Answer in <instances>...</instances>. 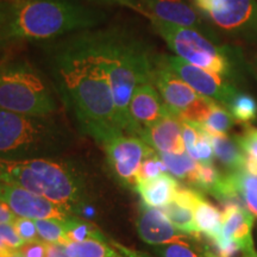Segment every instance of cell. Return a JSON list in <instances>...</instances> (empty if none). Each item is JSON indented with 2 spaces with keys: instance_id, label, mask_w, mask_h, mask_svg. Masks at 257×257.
I'll return each instance as SVG.
<instances>
[{
  "instance_id": "cell-38",
  "label": "cell",
  "mask_w": 257,
  "mask_h": 257,
  "mask_svg": "<svg viewBox=\"0 0 257 257\" xmlns=\"http://www.w3.org/2000/svg\"><path fill=\"white\" fill-rule=\"evenodd\" d=\"M16 219H17V216L14 213V211L10 208L6 202L0 199V224L14 223Z\"/></svg>"
},
{
  "instance_id": "cell-31",
  "label": "cell",
  "mask_w": 257,
  "mask_h": 257,
  "mask_svg": "<svg viewBox=\"0 0 257 257\" xmlns=\"http://www.w3.org/2000/svg\"><path fill=\"white\" fill-rule=\"evenodd\" d=\"M200 130L201 134L200 136H199L197 144H195L194 153H193L192 159H194L198 163H200V165H213L214 157L216 156H214L210 135H208L206 131L202 130L201 127Z\"/></svg>"
},
{
  "instance_id": "cell-18",
  "label": "cell",
  "mask_w": 257,
  "mask_h": 257,
  "mask_svg": "<svg viewBox=\"0 0 257 257\" xmlns=\"http://www.w3.org/2000/svg\"><path fill=\"white\" fill-rule=\"evenodd\" d=\"M64 248L69 257H153L149 253L127 248L108 237L107 240L68 242Z\"/></svg>"
},
{
  "instance_id": "cell-3",
  "label": "cell",
  "mask_w": 257,
  "mask_h": 257,
  "mask_svg": "<svg viewBox=\"0 0 257 257\" xmlns=\"http://www.w3.org/2000/svg\"><path fill=\"white\" fill-rule=\"evenodd\" d=\"M0 180L41 195L75 216L82 214L91 201L85 170L63 157L0 160Z\"/></svg>"
},
{
  "instance_id": "cell-35",
  "label": "cell",
  "mask_w": 257,
  "mask_h": 257,
  "mask_svg": "<svg viewBox=\"0 0 257 257\" xmlns=\"http://www.w3.org/2000/svg\"><path fill=\"white\" fill-rule=\"evenodd\" d=\"M212 245L214 248V252L219 257H234L240 250L238 244L234 243L233 240L225 238L223 234L212 240Z\"/></svg>"
},
{
  "instance_id": "cell-40",
  "label": "cell",
  "mask_w": 257,
  "mask_h": 257,
  "mask_svg": "<svg viewBox=\"0 0 257 257\" xmlns=\"http://www.w3.org/2000/svg\"><path fill=\"white\" fill-rule=\"evenodd\" d=\"M244 170L248 172L249 174L257 176V159L245 154V163H244Z\"/></svg>"
},
{
  "instance_id": "cell-7",
  "label": "cell",
  "mask_w": 257,
  "mask_h": 257,
  "mask_svg": "<svg viewBox=\"0 0 257 257\" xmlns=\"http://www.w3.org/2000/svg\"><path fill=\"white\" fill-rule=\"evenodd\" d=\"M56 89L27 60L0 62V108L28 115H51L59 111Z\"/></svg>"
},
{
  "instance_id": "cell-45",
  "label": "cell",
  "mask_w": 257,
  "mask_h": 257,
  "mask_svg": "<svg viewBox=\"0 0 257 257\" xmlns=\"http://www.w3.org/2000/svg\"><path fill=\"white\" fill-rule=\"evenodd\" d=\"M4 246H6V245H5V244H4V243H3V242H2V240H0V248H4Z\"/></svg>"
},
{
  "instance_id": "cell-46",
  "label": "cell",
  "mask_w": 257,
  "mask_h": 257,
  "mask_svg": "<svg viewBox=\"0 0 257 257\" xmlns=\"http://www.w3.org/2000/svg\"><path fill=\"white\" fill-rule=\"evenodd\" d=\"M255 74L257 75V63H255Z\"/></svg>"
},
{
  "instance_id": "cell-39",
  "label": "cell",
  "mask_w": 257,
  "mask_h": 257,
  "mask_svg": "<svg viewBox=\"0 0 257 257\" xmlns=\"http://www.w3.org/2000/svg\"><path fill=\"white\" fill-rule=\"evenodd\" d=\"M47 257H69L64 248V244H47Z\"/></svg>"
},
{
  "instance_id": "cell-9",
  "label": "cell",
  "mask_w": 257,
  "mask_h": 257,
  "mask_svg": "<svg viewBox=\"0 0 257 257\" xmlns=\"http://www.w3.org/2000/svg\"><path fill=\"white\" fill-rule=\"evenodd\" d=\"M202 17L229 36L257 44V0H192Z\"/></svg>"
},
{
  "instance_id": "cell-29",
  "label": "cell",
  "mask_w": 257,
  "mask_h": 257,
  "mask_svg": "<svg viewBox=\"0 0 257 257\" xmlns=\"http://www.w3.org/2000/svg\"><path fill=\"white\" fill-rule=\"evenodd\" d=\"M167 172H168V169H167L163 161L161 160L159 154H157V152L154 153L153 155L147 157L142 166H141L137 175V184L159 178L160 175L165 174Z\"/></svg>"
},
{
  "instance_id": "cell-4",
  "label": "cell",
  "mask_w": 257,
  "mask_h": 257,
  "mask_svg": "<svg viewBox=\"0 0 257 257\" xmlns=\"http://www.w3.org/2000/svg\"><path fill=\"white\" fill-rule=\"evenodd\" d=\"M99 37L110 78L118 125L124 134L128 135L131 98L138 86L153 82L157 57L140 37L125 29H99Z\"/></svg>"
},
{
  "instance_id": "cell-2",
  "label": "cell",
  "mask_w": 257,
  "mask_h": 257,
  "mask_svg": "<svg viewBox=\"0 0 257 257\" xmlns=\"http://www.w3.org/2000/svg\"><path fill=\"white\" fill-rule=\"evenodd\" d=\"M105 16L78 0H0V32L16 42L55 41L93 30Z\"/></svg>"
},
{
  "instance_id": "cell-11",
  "label": "cell",
  "mask_w": 257,
  "mask_h": 257,
  "mask_svg": "<svg viewBox=\"0 0 257 257\" xmlns=\"http://www.w3.org/2000/svg\"><path fill=\"white\" fill-rule=\"evenodd\" d=\"M163 60L167 66L188 83L198 94L210 98L229 110L230 104L238 93L232 81L218 74L193 66L178 56H165Z\"/></svg>"
},
{
  "instance_id": "cell-19",
  "label": "cell",
  "mask_w": 257,
  "mask_h": 257,
  "mask_svg": "<svg viewBox=\"0 0 257 257\" xmlns=\"http://www.w3.org/2000/svg\"><path fill=\"white\" fill-rule=\"evenodd\" d=\"M179 182L173 175L165 173L149 181H143L136 185L135 189L140 193L143 202L150 207H165L174 198Z\"/></svg>"
},
{
  "instance_id": "cell-6",
  "label": "cell",
  "mask_w": 257,
  "mask_h": 257,
  "mask_svg": "<svg viewBox=\"0 0 257 257\" xmlns=\"http://www.w3.org/2000/svg\"><path fill=\"white\" fill-rule=\"evenodd\" d=\"M149 21L156 34L180 59L230 81L239 79L240 69L245 66L239 49L219 46L194 29L178 27L156 18Z\"/></svg>"
},
{
  "instance_id": "cell-5",
  "label": "cell",
  "mask_w": 257,
  "mask_h": 257,
  "mask_svg": "<svg viewBox=\"0 0 257 257\" xmlns=\"http://www.w3.org/2000/svg\"><path fill=\"white\" fill-rule=\"evenodd\" d=\"M74 144L72 130L51 115H28L0 108V160L62 157Z\"/></svg>"
},
{
  "instance_id": "cell-26",
  "label": "cell",
  "mask_w": 257,
  "mask_h": 257,
  "mask_svg": "<svg viewBox=\"0 0 257 257\" xmlns=\"http://www.w3.org/2000/svg\"><path fill=\"white\" fill-rule=\"evenodd\" d=\"M233 124L234 119L230 111L225 106L214 102L204 123L198 125L208 135H227Z\"/></svg>"
},
{
  "instance_id": "cell-16",
  "label": "cell",
  "mask_w": 257,
  "mask_h": 257,
  "mask_svg": "<svg viewBox=\"0 0 257 257\" xmlns=\"http://www.w3.org/2000/svg\"><path fill=\"white\" fill-rule=\"evenodd\" d=\"M140 137L157 153L182 154L186 152L182 138V120L172 112L144 128Z\"/></svg>"
},
{
  "instance_id": "cell-21",
  "label": "cell",
  "mask_w": 257,
  "mask_h": 257,
  "mask_svg": "<svg viewBox=\"0 0 257 257\" xmlns=\"http://www.w3.org/2000/svg\"><path fill=\"white\" fill-rule=\"evenodd\" d=\"M195 224L200 234H205L208 239L214 240L221 234L223 213L202 197L194 208Z\"/></svg>"
},
{
  "instance_id": "cell-1",
  "label": "cell",
  "mask_w": 257,
  "mask_h": 257,
  "mask_svg": "<svg viewBox=\"0 0 257 257\" xmlns=\"http://www.w3.org/2000/svg\"><path fill=\"white\" fill-rule=\"evenodd\" d=\"M48 64L57 95L80 134L100 146L124 134L115 115L99 29L59 38L48 48Z\"/></svg>"
},
{
  "instance_id": "cell-8",
  "label": "cell",
  "mask_w": 257,
  "mask_h": 257,
  "mask_svg": "<svg viewBox=\"0 0 257 257\" xmlns=\"http://www.w3.org/2000/svg\"><path fill=\"white\" fill-rule=\"evenodd\" d=\"M153 83L173 114L181 120L202 124L211 111L214 100L198 94L188 83L167 66L163 57H157Z\"/></svg>"
},
{
  "instance_id": "cell-34",
  "label": "cell",
  "mask_w": 257,
  "mask_h": 257,
  "mask_svg": "<svg viewBox=\"0 0 257 257\" xmlns=\"http://www.w3.org/2000/svg\"><path fill=\"white\" fill-rule=\"evenodd\" d=\"M0 240L10 249L19 250L24 245V240L21 238L17 230L12 223L0 224Z\"/></svg>"
},
{
  "instance_id": "cell-44",
  "label": "cell",
  "mask_w": 257,
  "mask_h": 257,
  "mask_svg": "<svg viewBox=\"0 0 257 257\" xmlns=\"http://www.w3.org/2000/svg\"><path fill=\"white\" fill-rule=\"evenodd\" d=\"M6 47V44H5V42H4V40H3V36H2V32H0V51H2L3 49H4V48Z\"/></svg>"
},
{
  "instance_id": "cell-17",
  "label": "cell",
  "mask_w": 257,
  "mask_h": 257,
  "mask_svg": "<svg viewBox=\"0 0 257 257\" xmlns=\"http://www.w3.org/2000/svg\"><path fill=\"white\" fill-rule=\"evenodd\" d=\"M252 226L253 214L244 207L242 201L234 200L224 204L221 234L238 244L243 252L253 250Z\"/></svg>"
},
{
  "instance_id": "cell-22",
  "label": "cell",
  "mask_w": 257,
  "mask_h": 257,
  "mask_svg": "<svg viewBox=\"0 0 257 257\" xmlns=\"http://www.w3.org/2000/svg\"><path fill=\"white\" fill-rule=\"evenodd\" d=\"M163 161L167 169L174 178L185 180L186 182L194 186L197 180L199 163L188 155L187 152L182 154L157 153Z\"/></svg>"
},
{
  "instance_id": "cell-25",
  "label": "cell",
  "mask_w": 257,
  "mask_h": 257,
  "mask_svg": "<svg viewBox=\"0 0 257 257\" xmlns=\"http://www.w3.org/2000/svg\"><path fill=\"white\" fill-rule=\"evenodd\" d=\"M229 174L240 199L248 210L257 217V176L249 174L245 170Z\"/></svg>"
},
{
  "instance_id": "cell-43",
  "label": "cell",
  "mask_w": 257,
  "mask_h": 257,
  "mask_svg": "<svg viewBox=\"0 0 257 257\" xmlns=\"http://www.w3.org/2000/svg\"><path fill=\"white\" fill-rule=\"evenodd\" d=\"M243 257H257V252L255 250H250V251L243 252Z\"/></svg>"
},
{
  "instance_id": "cell-27",
  "label": "cell",
  "mask_w": 257,
  "mask_h": 257,
  "mask_svg": "<svg viewBox=\"0 0 257 257\" xmlns=\"http://www.w3.org/2000/svg\"><path fill=\"white\" fill-rule=\"evenodd\" d=\"M229 111L236 121L249 124L257 118V101L252 95L238 92L230 104Z\"/></svg>"
},
{
  "instance_id": "cell-28",
  "label": "cell",
  "mask_w": 257,
  "mask_h": 257,
  "mask_svg": "<svg viewBox=\"0 0 257 257\" xmlns=\"http://www.w3.org/2000/svg\"><path fill=\"white\" fill-rule=\"evenodd\" d=\"M36 226L40 239L46 243L67 244L70 242L67 234L64 221L55 218H46V219H36Z\"/></svg>"
},
{
  "instance_id": "cell-12",
  "label": "cell",
  "mask_w": 257,
  "mask_h": 257,
  "mask_svg": "<svg viewBox=\"0 0 257 257\" xmlns=\"http://www.w3.org/2000/svg\"><path fill=\"white\" fill-rule=\"evenodd\" d=\"M0 199L9 205L17 217L30 218L35 220L55 218L66 221L68 218L75 216L55 202L2 180H0Z\"/></svg>"
},
{
  "instance_id": "cell-30",
  "label": "cell",
  "mask_w": 257,
  "mask_h": 257,
  "mask_svg": "<svg viewBox=\"0 0 257 257\" xmlns=\"http://www.w3.org/2000/svg\"><path fill=\"white\" fill-rule=\"evenodd\" d=\"M154 252L157 257H199L188 244V240H178V242L155 245Z\"/></svg>"
},
{
  "instance_id": "cell-33",
  "label": "cell",
  "mask_w": 257,
  "mask_h": 257,
  "mask_svg": "<svg viewBox=\"0 0 257 257\" xmlns=\"http://www.w3.org/2000/svg\"><path fill=\"white\" fill-rule=\"evenodd\" d=\"M15 229L17 230V232L21 238L27 242H34V240L40 239L38 236V231L36 226V221L35 219H30V218H24V217H17L14 223Z\"/></svg>"
},
{
  "instance_id": "cell-20",
  "label": "cell",
  "mask_w": 257,
  "mask_h": 257,
  "mask_svg": "<svg viewBox=\"0 0 257 257\" xmlns=\"http://www.w3.org/2000/svg\"><path fill=\"white\" fill-rule=\"evenodd\" d=\"M214 156L226 168L227 173L244 170L245 154L240 149L234 138L227 135H210Z\"/></svg>"
},
{
  "instance_id": "cell-23",
  "label": "cell",
  "mask_w": 257,
  "mask_h": 257,
  "mask_svg": "<svg viewBox=\"0 0 257 257\" xmlns=\"http://www.w3.org/2000/svg\"><path fill=\"white\" fill-rule=\"evenodd\" d=\"M162 211L165 212L168 219L172 221L173 225L179 231L187 234V236H192L193 238L200 239L201 234L199 232L197 224H195L194 210L193 208L180 205L174 200H172L167 206L163 207Z\"/></svg>"
},
{
  "instance_id": "cell-42",
  "label": "cell",
  "mask_w": 257,
  "mask_h": 257,
  "mask_svg": "<svg viewBox=\"0 0 257 257\" xmlns=\"http://www.w3.org/2000/svg\"><path fill=\"white\" fill-rule=\"evenodd\" d=\"M204 257H219V256H218L217 253L213 251V250L208 248V246H206V248L204 249Z\"/></svg>"
},
{
  "instance_id": "cell-14",
  "label": "cell",
  "mask_w": 257,
  "mask_h": 257,
  "mask_svg": "<svg viewBox=\"0 0 257 257\" xmlns=\"http://www.w3.org/2000/svg\"><path fill=\"white\" fill-rule=\"evenodd\" d=\"M169 113L170 111L154 83H142L135 89L128 106V135L140 137L144 128L155 124Z\"/></svg>"
},
{
  "instance_id": "cell-24",
  "label": "cell",
  "mask_w": 257,
  "mask_h": 257,
  "mask_svg": "<svg viewBox=\"0 0 257 257\" xmlns=\"http://www.w3.org/2000/svg\"><path fill=\"white\" fill-rule=\"evenodd\" d=\"M64 226H66L67 234L70 242H86V240H105L108 239V237L92 224L91 221L81 219L78 216H72L64 221Z\"/></svg>"
},
{
  "instance_id": "cell-15",
  "label": "cell",
  "mask_w": 257,
  "mask_h": 257,
  "mask_svg": "<svg viewBox=\"0 0 257 257\" xmlns=\"http://www.w3.org/2000/svg\"><path fill=\"white\" fill-rule=\"evenodd\" d=\"M136 227L140 238L150 245L188 240L187 234L176 229L165 212L148 206L144 202L138 207Z\"/></svg>"
},
{
  "instance_id": "cell-41",
  "label": "cell",
  "mask_w": 257,
  "mask_h": 257,
  "mask_svg": "<svg viewBox=\"0 0 257 257\" xmlns=\"http://www.w3.org/2000/svg\"><path fill=\"white\" fill-rule=\"evenodd\" d=\"M0 257H24L22 255L21 250L10 249L8 246L0 248Z\"/></svg>"
},
{
  "instance_id": "cell-13",
  "label": "cell",
  "mask_w": 257,
  "mask_h": 257,
  "mask_svg": "<svg viewBox=\"0 0 257 257\" xmlns=\"http://www.w3.org/2000/svg\"><path fill=\"white\" fill-rule=\"evenodd\" d=\"M146 11L147 18H156L166 23L194 29L219 43L214 31L205 23L198 10L185 0H137Z\"/></svg>"
},
{
  "instance_id": "cell-10",
  "label": "cell",
  "mask_w": 257,
  "mask_h": 257,
  "mask_svg": "<svg viewBox=\"0 0 257 257\" xmlns=\"http://www.w3.org/2000/svg\"><path fill=\"white\" fill-rule=\"evenodd\" d=\"M113 178L125 187H136L137 175L144 160L156 153L141 137L119 135L101 146Z\"/></svg>"
},
{
  "instance_id": "cell-37",
  "label": "cell",
  "mask_w": 257,
  "mask_h": 257,
  "mask_svg": "<svg viewBox=\"0 0 257 257\" xmlns=\"http://www.w3.org/2000/svg\"><path fill=\"white\" fill-rule=\"evenodd\" d=\"M93 2H98V3H104V4H110V5H118V6H123V8H126L131 11H135L138 15H142L147 18V14L146 11L142 9L140 3L137 0H93Z\"/></svg>"
},
{
  "instance_id": "cell-36",
  "label": "cell",
  "mask_w": 257,
  "mask_h": 257,
  "mask_svg": "<svg viewBox=\"0 0 257 257\" xmlns=\"http://www.w3.org/2000/svg\"><path fill=\"white\" fill-rule=\"evenodd\" d=\"M47 244L41 239L27 242L19 250L24 257H47Z\"/></svg>"
},
{
  "instance_id": "cell-32",
  "label": "cell",
  "mask_w": 257,
  "mask_h": 257,
  "mask_svg": "<svg viewBox=\"0 0 257 257\" xmlns=\"http://www.w3.org/2000/svg\"><path fill=\"white\" fill-rule=\"evenodd\" d=\"M237 144L246 155H251L257 159V127L246 124L243 133L234 137Z\"/></svg>"
}]
</instances>
